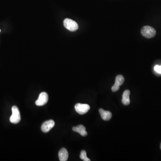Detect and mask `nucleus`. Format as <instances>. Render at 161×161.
Wrapping results in <instances>:
<instances>
[{"mask_svg": "<svg viewBox=\"0 0 161 161\" xmlns=\"http://www.w3.org/2000/svg\"><path fill=\"white\" fill-rule=\"evenodd\" d=\"M141 33L145 37L150 39L154 37L155 36L156 31L153 27L149 26H146L142 28Z\"/></svg>", "mask_w": 161, "mask_h": 161, "instance_id": "1", "label": "nucleus"}, {"mask_svg": "<svg viewBox=\"0 0 161 161\" xmlns=\"http://www.w3.org/2000/svg\"><path fill=\"white\" fill-rule=\"evenodd\" d=\"M12 114L10 117L9 120L12 124H18L21 120L19 108L15 106H14L12 107Z\"/></svg>", "mask_w": 161, "mask_h": 161, "instance_id": "2", "label": "nucleus"}, {"mask_svg": "<svg viewBox=\"0 0 161 161\" xmlns=\"http://www.w3.org/2000/svg\"><path fill=\"white\" fill-rule=\"evenodd\" d=\"M64 25L67 30L71 31H76L78 28L77 23L71 19H65L64 21Z\"/></svg>", "mask_w": 161, "mask_h": 161, "instance_id": "3", "label": "nucleus"}, {"mask_svg": "<svg viewBox=\"0 0 161 161\" xmlns=\"http://www.w3.org/2000/svg\"><path fill=\"white\" fill-rule=\"evenodd\" d=\"M75 109L79 114H83L87 113L89 111L90 106L87 104L77 103L75 106Z\"/></svg>", "mask_w": 161, "mask_h": 161, "instance_id": "4", "label": "nucleus"}, {"mask_svg": "<svg viewBox=\"0 0 161 161\" xmlns=\"http://www.w3.org/2000/svg\"><path fill=\"white\" fill-rule=\"evenodd\" d=\"M49 96L47 93L42 92L39 94L38 99L36 101V104L38 106H42L44 105L48 102Z\"/></svg>", "mask_w": 161, "mask_h": 161, "instance_id": "5", "label": "nucleus"}, {"mask_svg": "<svg viewBox=\"0 0 161 161\" xmlns=\"http://www.w3.org/2000/svg\"><path fill=\"white\" fill-rule=\"evenodd\" d=\"M124 82H125V78L123 76L121 75L117 76L116 78L115 83L112 88V91L114 92L118 91L119 89V87L124 83Z\"/></svg>", "mask_w": 161, "mask_h": 161, "instance_id": "6", "label": "nucleus"}, {"mask_svg": "<svg viewBox=\"0 0 161 161\" xmlns=\"http://www.w3.org/2000/svg\"><path fill=\"white\" fill-rule=\"evenodd\" d=\"M54 125L55 122L53 120H48L43 123L41 126V130L43 132L46 133L49 132L52 129Z\"/></svg>", "mask_w": 161, "mask_h": 161, "instance_id": "7", "label": "nucleus"}, {"mask_svg": "<svg viewBox=\"0 0 161 161\" xmlns=\"http://www.w3.org/2000/svg\"><path fill=\"white\" fill-rule=\"evenodd\" d=\"M99 112L103 120L108 121L112 117V113L109 111H105L103 109L100 108L99 110Z\"/></svg>", "mask_w": 161, "mask_h": 161, "instance_id": "8", "label": "nucleus"}, {"mask_svg": "<svg viewBox=\"0 0 161 161\" xmlns=\"http://www.w3.org/2000/svg\"><path fill=\"white\" fill-rule=\"evenodd\" d=\"M73 130L75 132H78L83 137H86L87 135V132L86 131V128L82 125H79L77 127H73Z\"/></svg>", "mask_w": 161, "mask_h": 161, "instance_id": "9", "label": "nucleus"}, {"mask_svg": "<svg viewBox=\"0 0 161 161\" xmlns=\"http://www.w3.org/2000/svg\"><path fill=\"white\" fill-rule=\"evenodd\" d=\"M130 91L129 90H126L123 93L122 96V102L124 105H129L130 102Z\"/></svg>", "mask_w": 161, "mask_h": 161, "instance_id": "10", "label": "nucleus"}, {"mask_svg": "<svg viewBox=\"0 0 161 161\" xmlns=\"http://www.w3.org/2000/svg\"><path fill=\"white\" fill-rule=\"evenodd\" d=\"M58 156L60 161H66L69 157V153L66 149L62 148L59 151Z\"/></svg>", "mask_w": 161, "mask_h": 161, "instance_id": "11", "label": "nucleus"}, {"mask_svg": "<svg viewBox=\"0 0 161 161\" xmlns=\"http://www.w3.org/2000/svg\"><path fill=\"white\" fill-rule=\"evenodd\" d=\"M80 157L81 159H82L84 161H90V160L89 158L87 157V152L85 150H82L81 152Z\"/></svg>", "mask_w": 161, "mask_h": 161, "instance_id": "12", "label": "nucleus"}, {"mask_svg": "<svg viewBox=\"0 0 161 161\" xmlns=\"http://www.w3.org/2000/svg\"><path fill=\"white\" fill-rule=\"evenodd\" d=\"M154 69L157 73L161 74V65H155L154 68Z\"/></svg>", "mask_w": 161, "mask_h": 161, "instance_id": "13", "label": "nucleus"}, {"mask_svg": "<svg viewBox=\"0 0 161 161\" xmlns=\"http://www.w3.org/2000/svg\"><path fill=\"white\" fill-rule=\"evenodd\" d=\"M160 148H161V145H160Z\"/></svg>", "mask_w": 161, "mask_h": 161, "instance_id": "14", "label": "nucleus"}, {"mask_svg": "<svg viewBox=\"0 0 161 161\" xmlns=\"http://www.w3.org/2000/svg\"><path fill=\"white\" fill-rule=\"evenodd\" d=\"M0 32H1V30H0Z\"/></svg>", "mask_w": 161, "mask_h": 161, "instance_id": "15", "label": "nucleus"}]
</instances>
